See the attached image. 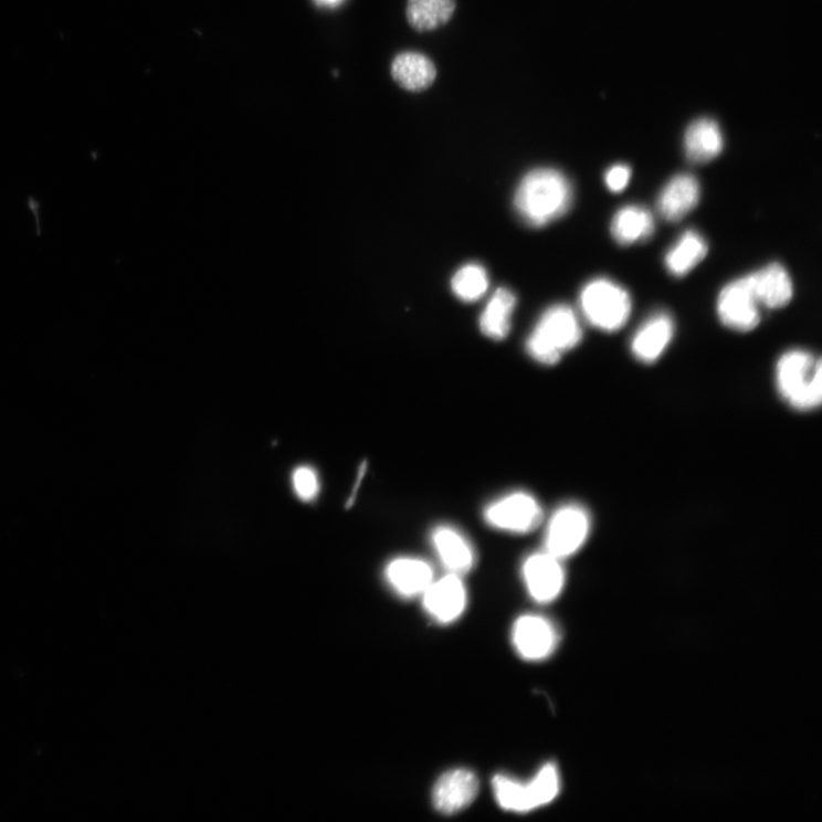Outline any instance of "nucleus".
<instances>
[{
	"label": "nucleus",
	"instance_id": "9",
	"mask_svg": "<svg viewBox=\"0 0 822 822\" xmlns=\"http://www.w3.org/2000/svg\"><path fill=\"white\" fill-rule=\"evenodd\" d=\"M555 625L538 614H525L514 623L512 642L519 656L529 662L550 657L558 645Z\"/></svg>",
	"mask_w": 822,
	"mask_h": 822
},
{
	"label": "nucleus",
	"instance_id": "14",
	"mask_svg": "<svg viewBox=\"0 0 822 822\" xmlns=\"http://www.w3.org/2000/svg\"><path fill=\"white\" fill-rule=\"evenodd\" d=\"M389 587L401 598L411 599L423 593L434 580L432 567L419 558L402 557L388 563L384 571Z\"/></svg>",
	"mask_w": 822,
	"mask_h": 822
},
{
	"label": "nucleus",
	"instance_id": "3",
	"mask_svg": "<svg viewBox=\"0 0 822 822\" xmlns=\"http://www.w3.org/2000/svg\"><path fill=\"white\" fill-rule=\"evenodd\" d=\"M582 338L578 317L571 307L555 305L541 316L527 340L529 356L539 363L552 366L576 348Z\"/></svg>",
	"mask_w": 822,
	"mask_h": 822
},
{
	"label": "nucleus",
	"instance_id": "15",
	"mask_svg": "<svg viewBox=\"0 0 822 822\" xmlns=\"http://www.w3.org/2000/svg\"><path fill=\"white\" fill-rule=\"evenodd\" d=\"M674 322L666 313L646 319L634 334L631 350L643 363L656 362L666 351L674 336Z\"/></svg>",
	"mask_w": 822,
	"mask_h": 822
},
{
	"label": "nucleus",
	"instance_id": "8",
	"mask_svg": "<svg viewBox=\"0 0 822 822\" xmlns=\"http://www.w3.org/2000/svg\"><path fill=\"white\" fill-rule=\"evenodd\" d=\"M717 315L723 324L737 331L756 329L761 322L760 303L747 276L728 284L717 298Z\"/></svg>",
	"mask_w": 822,
	"mask_h": 822
},
{
	"label": "nucleus",
	"instance_id": "5",
	"mask_svg": "<svg viewBox=\"0 0 822 822\" xmlns=\"http://www.w3.org/2000/svg\"><path fill=\"white\" fill-rule=\"evenodd\" d=\"M580 307L596 328L613 333L622 329L632 314V299L621 285L605 278L590 282L580 294Z\"/></svg>",
	"mask_w": 822,
	"mask_h": 822
},
{
	"label": "nucleus",
	"instance_id": "27",
	"mask_svg": "<svg viewBox=\"0 0 822 822\" xmlns=\"http://www.w3.org/2000/svg\"><path fill=\"white\" fill-rule=\"evenodd\" d=\"M347 0H314V3L325 10H335L345 4Z\"/></svg>",
	"mask_w": 822,
	"mask_h": 822
},
{
	"label": "nucleus",
	"instance_id": "13",
	"mask_svg": "<svg viewBox=\"0 0 822 822\" xmlns=\"http://www.w3.org/2000/svg\"><path fill=\"white\" fill-rule=\"evenodd\" d=\"M434 551L450 573L459 576L471 571L476 556L472 542L457 528L440 526L431 534Z\"/></svg>",
	"mask_w": 822,
	"mask_h": 822
},
{
	"label": "nucleus",
	"instance_id": "24",
	"mask_svg": "<svg viewBox=\"0 0 822 822\" xmlns=\"http://www.w3.org/2000/svg\"><path fill=\"white\" fill-rule=\"evenodd\" d=\"M489 287L487 271L479 264H467L460 268L452 281L454 294L464 302L482 298Z\"/></svg>",
	"mask_w": 822,
	"mask_h": 822
},
{
	"label": "nucleus",
	"instance_id": "10",
	"mask_svg": "<svg viewBox=\"0 0 822 822\" xmlns=\"http://www.w3.org/2000/svg\"><path fill=\"white\" fill-rule=\"evenodd\" d=\"M526 589L538 603H550L562 592L566 572L562 561L545 551L531 555L523 566Z\"/></svg>",
	"mask_w": 822,
	"mask_h": 822
},
{
	"label": "nucleus",
	"instance_id": "6",
	"mask_svg": "<svg viewBox=\"0 0 822 822\" xmlns=\"http://www.w3.org/2000/svg\"><path fill=\"white\" fill-rule=\"evenodd\" d=\"M591 528L592 519L586 507L578 504L563 505L547 524L544 551L561 561L568 559L586 545Z\"/></svg>",
	"mask_w": 822,
	"mask_h": 822
},
{
	"label": "nucleus",
	"instance_id": "4",
	"mask_svg": "<svg viewBox=\"0 0 822 822\" xmlns=\"http://www.w3.org/2000/svg\"><path fill=\"white\" fill-rule=\"evenodd\" d=\"M560 787V773L554 763L542 766L528 782L505 774L496 776L493 781L498 805L516 813H528L552 803L559 795Z\"/></svg>",
	"mask_w": 822,
	"mask_h": 822
},
{
	"label": "nucleus",
	"instance_id": "1",
	"mask_svg": "<svg viewBox=\"0 0 822 822\" xmlns=\"http://www.w3.org/2000/svg\"><path fill=\"white\" fill-rule=\"evenodd\" d=\"M571 200V186L559 170L538 168L524 178L514 203L529 225L544 226L565 215Z\"/></svg>",
	"mask_w": 822,
	"mask_h": 822
},
{
	"label": "nucleus",
	"instance_id": "17",
	"mask_svg": "<svg viewBox=\"0 0 822 822\" xmlns=\"http://www.w3.org/2000/svg\"><path fill=\"white\" fill-rule=\"evenodd\" d=\"M700 187L691 175L674 177L658 197V211L670 222H677L687 217L697 205Z\"/></svg>",
	"mask_w": 822,
	"mask_h": 822
},
{
	"label": "nucleus",
	"instance_id": "16",
	"mask_svg": "<svg viewBox=\"0 0 822 822\" xmlns=\"http://www.w3.org/2000/svg\"><path fill=\"white\" fill-rule=\"evenodd\" d=\"M747 278L760 305L780 308L793 298L794 288L790 273L779 263L752 272Z\"/></svg>",
	"mask_w": 822,
	"mask_h": 822
},
{
	"label": "nucleus",
	"instance_id": "11",
	"mask_svg": "<svg viewBox=\"0 0 822 822\" xmlns=\"http://www.w3.org/2000/svg\"><path fill=\"white\" fill-rule=\"evenodd\" d=\"M422 597L425 611L440 624L457 621L467 604L464 582L461 576L455 573L433 580Z\"/></svg>",
	"mask_w": 822,
	"mask_h": 822
},
{
	"label": "nucleus",
	"instance_id": "20",
	"mask_svg": "<svg viewBox=\"0 0 822 822\" xmlns=\"http://www.w3.org/2000/svg\"><path fill=\"white\" fill-rule=\"evenodd\" d=\"M610 230L616 243L630 246L653 236L655 219L641 205L630 204L614 214Z\"/></svg>",
	"mask_w": 822,
	"mask_h": 822
},
{
	"label": "nucleus",
	"instance_id": "21",
	"mask_svg": "<svg viewBox=\"0 0 822 822\" xmlns=\"http://www.w3.org/2000/svg\"><path fill=\"white\" fill-rule=\"evenodd\" d=\"M708 245L697 231H687L667 252L665 265L675 277H683L692 272L707 255Z\"/></svg>",
	"mask_w": 822,
	"mask_h": 822
},
{
	"label": "nucleus",
	"instance_id": "26",
	"mask_svg": "<svg viewBox=\"0 0 822 822\" xmlns=\"http://www.w3.org/2000/svg\"><path fill=\"white\" fill-rule=\"evenodd\" d=\"M631 177V168L628 165L619 164L608 169L604 181L611 192H622L629 186Z\"/></svg>",
	"mask_w": 822,
	"mask_h": 822
},
{
	"label": "nucleus",
	"instance_id": "22",
	"mask_svg": "<svg viewBox=\"0 0 822 822\" xmlns=\"http://www.w3.org/2000/svg\"><path fill=\"white\" fill-rule=\"evenodd\" d=\"M516 304L517 298L510 291L497 289L479 318V329L484 335L495 340L506 338L510 330V317Z\"/></svg>",
	"mask_w": 822,
	"mask_h": 822
},
{
	"label": "nucleus",
	"instance_id": "23",
	"mask_svg": "<svg viewBox=\"0 0 822 822\" xmlns=\"http://www.w3.org/2000/svg\"><path fill=\"white\" fill-rule=\"evenodd\" d=\"M456 10V0H408L407 20L420 32L435 30L449 23Z\"/></svg>",
	"mask_w": 822,
	"mask_h": 822
},
{
	"label": "nucleus",
	"instance_id": "25",
	"mask_svg": "<svg viewBox=\"0 0 822 822\" xmlns=\"http://www.w3.org/2000/svg\"><path fill=\"white\" fill-rule=\"evenodd\" d=\"M295 495L304 503H312L320 494L322 485L318 472L313 466H298L292 474Z\"/></svg>",
	"mask_w": 822,
	"mask_h": 822
},
{
	"label": "nucleus",
	"instance_id": "7",
	"mask_svg": "<svg viewBox=\"0 0 822 822\" xmlns=\"http://www.w3.org/2000/svg\"><path fill=\"white\" fill-rule=\"evenodd\" d=\"M485 519L494 529L525 535L539 527L544 512L531 494L514 492L489 504L485 509Z\"/></svg>",
	"mask_w": 822,
	"mask_h": 822
},
{
	"label": "nucleus",
	"instance_id": "19",
	"mask_svg": "<svg viewBox=\"0 0 822 822\" xmlns=\"http://www.w3.org/2000/svg\"><path fill=\"white\" fill-rule=\"evenodd\" d=\"M391 74L403 89L422 92L434 83L436 68L426 55L418 52H403L393 60Z\"/></svg>",
	"mask_w": 822,
	"mask_h": 822
},
{
	"label": "nucleus",
	"instance_id": "2",
	"mask_svg": "<svg viewBox=\"0 0 822 822\" xmlns=\"http://www.w3.org/2000/svg\"><path fill=\"white\" fill-rule=\"evenodd\" d=\"M777 389L793 408L809 411L822 401L821 361L803 350L786 352L776 369Z\"/></svg>",
	"mask_w": 822,
	"mask_h": 822
},
{
	"label": "nucleus",
	"instance_id": "18",
	"mask_svg": "<svg viewBox=\"0 0 822 822\" xmlns=\"http://www.w3.org/2000/svg\"><path fill=\"white\" fill-rule=\"evenodd\" d=\"M724 146L723 130L713 119H698L685 131V155L693 162L704 164L712 161L723 152Z\"/></svg>",
	"mask_w": 822,
	"mask_h": 822
},
{
	"label": "nucleus",
	"instance_id": "12",
	"mask_svg": "<svg viewBox=\"0 0 822 822\" xmlns=\"http://www.w3.org/2000/svg\"><path fill=\"white\" fill-rule=\"evenodd\" d=\"M478 787L477 777L470 770L455 769L445 772L433 787V805L442 814L459 813L473 803Z\"/></svg>",
	"mask_w": 822,
	"mask_h": 822
}]
</instances>
